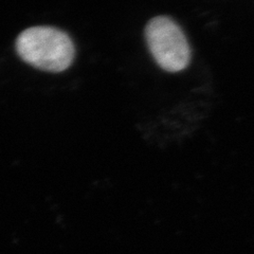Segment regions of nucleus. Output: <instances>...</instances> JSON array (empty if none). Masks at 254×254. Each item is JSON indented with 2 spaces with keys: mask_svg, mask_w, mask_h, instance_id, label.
Wrapping results in <instances>:
<instances>
[{
  "mask_svg": "<svg viewBox=\"0 0 254 254\" xmlns=\"http://www.w3.org/2000/svg\"><path fill=\"white\" fill-rule=\"evenodd\" d=\"M147 47L156 63L169 72L186 69L190 61V48L178 23L168 16H157L145 28Z\"/></svg>",
  "mask_w": 254,
  "mask_h": 254,
  "instance_id": "obj_2",
  "label": "nucleus"
},
{
  "mask_svg": "<svg viewBox=\"0 0 254 254\" xmlns=\"http://www.w3.org/2000/svg\"><path fill=\"white\" fill-rule=\"evenodd\" d=\"M22 61L48 72H62L72 64L75 48L70 36L53 27H33L22 31L16 41Z\"/></svg>",
  "mask_w": 254,
  "mask_h": 254,
  "instance_id": "obj_1",
  "label": "nucleus"
}]
</instances>
